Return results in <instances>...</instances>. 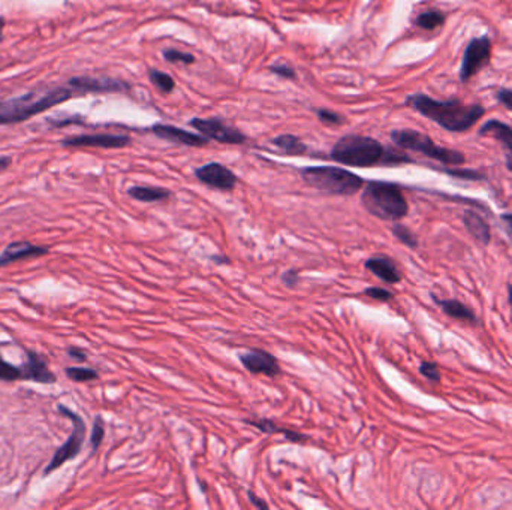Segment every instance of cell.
Masks as SVG:
<instances>
[{"instance_id":"6da1fadb","label":"cell","mask_w":512,"mask_h":510,"mask_svg":"<svg viewBox=\"0 0 512 510\" xmlns=\"http://www.w3.org/2000/svg\"><path fill=\"white\" fill-rule=\"evenodd\" d=\"M406 105L452 134L470 130L485 115V108L480 104H463L458 99L436 101L423 93L408 96Z\"/></svg>"},{"instance_id":"7a4b0ae2","label":"cell","mask_w":512,"mask_h":510,"mask_svg":"<svg viewBox=\"0 0 512 510\" xmlns=\"http://www.w3.org/2000/svg\"><path fill=\"white\" fill-rule=\"evenodd\" d=\"M331 159L353 168H370L376 165L412 163L408 154L385 148L373 138L348 135L338 139L331 150Z\"/></svg>"},{"instance_id":"3957f363","label":"cell","mask_w":512,"mask_h":510,"mask_svg":"<svg viewBox=\"0 0 512 510\" xmlns=\"http://www.w3.org/2000/svg\"><path fill=\"white\" fill-rule=\"evenodd\" d=\"M72 99V90L65 87L32 92L20 97L0 102V125H12L32 119L53 106Z\"/></svg>"},{"instance_id":"277c9868","label":"cell","mask_w":512,"mask_h":510,"mask_svg":"<svg viewBox=\"0 0 512 510\" xmlns=\"http://www.w3.org/2000/svg\"><path fill=\"white\" fill-rule=\"evenodd\" d=\"M361 204L371 216L385 221H400L409 212L402 189L386 181H369L361 195Z\"/></svg>"},{"instance_id":"5b68a950","label":"cell","mask_w":512,"mask_h":510,"mask_svg":"<svg viewBox=\"0 0 512 510\" xmlns=\"http://www.w3.org/2000/svg\"><path fill=\"white\" fill-rule=\"evenodd\" d=\"M300 172L305 184L329 195L351 196L364 186V180L360 175L336 167H309Z\"/></svg>"},{"instance_id":"8992f818","label":"cell","mask_w":512,"mask_h":510,"mask_svg":"<svg viewBox=\"0 0 512 510\" xmlns=\"http://www.w3.org/2000/svg\"><path fill=\"white\" fill-rule=\"evenodd\" d=\"M391 139L395 145L404 148V150L424 154L428 159L450 165V167H460L466 162V156L461 151L437 145L430 136L415 129L393 130Z\"/></svg>"},{"instance_id":"52a82bcc","label":"cell","mask_w":512,"mask_h":510,"mask_svg":"<svg viewBox=\"0 0 512 510\" xmlns=\"http://www.w3.org/2000/svg\"><path fill=\"white\" fill-rule=\"evenodd\" d=\"M59 411L63 416L69 419V421L73 425V428H72V433L68 437V440H66L62 444V446L56 450L54 457L51 458V461H49L48 465L45 467L44 476L51 474L53 472L57 470V468H60L65 463H68L69 459L77 458L78 454L81 452L82 444H84V439H86V424H84V421H82V417L80 415H77L75 411L71 410L69 407L63 406V404L59 406Z\"/></svg>"},{"instance_id":"ba28073f","label":"cell","mask_w":512,"mask_h":510,"mask_svg":"<svg viewBox=\"0 0 512 510\" xmlns=\"http://www.w3.org/2000/svg\"><path fill=\"white\" fill-rule=\"evenodd\" d=\"M491 48L493 45H491V39L489 35L472 38L469 40L465 48L463 60H461V68H460L461 82L470 81L482 68L490 64Z\"/></svg>"},{"instance_id":"9c48e42d","label":"cell","mask_w":512,"mask_h":510,"mask_svg":"<svg viewBox=\"0 0 512 510\" xmlns=\"http://www.w3.org/2000/svg\"><path fill=\"white\" fill-rule=\"evenodd\" d=\"M191 126L201 132L205 138L220 144H243L246 141V136L240 130L219 119H192Z\"/></svg>"},{"instance_id":"30bf717a","label":"cell","mask_w":512,"mask_h":510,"mask_svg":"<svg viewBox=\"0 0 512 510\" xmlns=\"http://www.w3.org/2000/svg\"><path fill=\"white\" fill-rule=\"evenodd\" d=\"M242 365L247 372L256 376H267V377H277L282 374V368L279 365V361L271 353L262 349H251L238 353Z\"/></svg>"},{"instance_id":"8fae6325","label":"cell","mask_w":512,"mask_h":510,"mask_svg":"<svg viewBox=\"0 0 512 510\" xmlns=\"http://www.w3.org/2000/svg\"><path fill=\"white\" fill-rule=\"evenodd\" d=\"M195 177L201 181L202 184L222 192H231L237 184V175L233 171L228 169L225 165L211 162L195 169Z\"/></svg>"},{"instance_id":"7c38bea8","label":"cell","mask_w":512,"mask_h":510,"mask_svg":"<svg viewBox=\"0 0 512 510\" xmlns=\"http://www.w3.org/2000/svg\"><path fill=\"white\" fill-rule=\"evenodd\" d=\"M71 88L81 95L87 93H121L128 92L129 84L125 81L114 78H92V77H73L69 80Z\"/></svg>"},{"instance_id":"4fadbf2b","label":"cell","mask_w":512,"mask_h":510,"mask_svg":"<svg viewBox=\"0 0 512 510\" xmlns=\"http://www.w3.org/2000/svg\"><path fill=\"white\" fill-rule=\"evenodd\" d=\"M26 362L21 365V380L51 385L56 383L54 373L49 372L47 361L36 352L26 350Z\"/></svg>"},{"instance_id":"5bb4252c","label":"cell","mask_w":512,"mask_h":510,"mask_svg":"<svg viewBox=\"0 0 512 510\" xmlns=\"http://www.w3.org/2000/svg\"><path fill=\"white\" fill-rule=\"evenodd\" d=\"M130 138L128 135H113V134H95V135H80L63 139V147H97V148H123L129 145Z\"/></svg>"},{"instance_id":"9a60e30c","label":"cell","mask_w":512,"mask_h":510,"mask_svg":"<svg viewBox=\"0 0 512 510\" xmlns=\"http://www.w3.org/2000/svg\"><path fill=\"white\" fill-rule=\"evenodd\" d=\"M49 249L44 245H35L29 241H15L8 244L3 252L0 253V268L11 265L14 262L40 258L48 254Z\"/></svg>"},{"instance_id":"2e32d148","label":"cell","mask_w":512,"mask_h":510,"mask_svg":"<svg viewBox=\"0 0 512 510\" xmlns=\"http://www.w3.org/2000/svg\"><path fill=\"white\" fill-rule=\"evenodd\" d=\"M480 136H493L496 141H499L505 151V163L508 171L512 174V127L507 123L499 121L493 119L490 121L484 123V125L478 130Z\"/></svg>"},{"instance_id":"e0dca14e","label":"cell","mask_w":512,"mask_h":510,"mask_svg":"<svg viewBox=\"0 0 512 510\" xmlns=\"http://www.w3.org/2000/svg\"><path fill=\"white\" fill-rule=\"evenodd\" d=\"M152 130L156 136L167 139V141L170 143L187 145V147H204V145H207L210 141V139L205 138L204 135L191 134V132H186L185 129L170 126V125H154Z\"/></svg>"},{"instance_id":"ac0fdd59","label":"cell","mask_w":512,"mask_h":510,"mask_svg":"<svg viewBox=\"0 0 512 510\" xmlns=\"http://www.w3.org/2000/svg\"><path fill=\"white\" fill-rule=\"evenodd\" d=\"M366 269H369L371 274H375L377 278L388 284H395L402 280V274L395 263L390 256L385 254H376L364 262Z\"/></svg>"},{"instance_id":"d6986e66","label":"cell","mask_w":512,"mask_h":510,"mask_svg":"<svg viewBox=\"0 0 512 510\" xmlns=\"http://www.w3.org/2000/svg\"><path fill=\"white\" fill-rule=\"evenodd\" d=\"M432 298L448 317L461 320V322H466L470 325L480 324V319L476 317L475 311L465 306L463 302H460L457 300H439L436 295H432Z\"/></svg>"},{"instance_id":"ffe728a7","label":"cell","mask_w":512,"mask_h":510,"mask_svg":"<svg viewBox=\"0 0 512 510\" xmlns=\"http://www.w3.org/2000/svg\"><path fill=\"white\" fill-rule=\"evenodd\" d=\"M463 221L467 232L472 235L478 243L489 245L491 241V230L487 221L474 210H466L463 214Z\"/></svg>"},{"instance_id":"44dd1931","label":"cell","mask_w":512,"mask_h":510,"mask_svg":"<svg viewBox=\"0 0 512 510\" xmlns=\"http://www.w3.org/2000/svg\"><path fill=\"white\" fill-rule=\"evenodd\" d=\"M244 422L247 425L255 426L256 430H259V431L266 433V434H275V433L283 434L285 437H286V440L292 441V443H305V441H309V435L301 434V433H296V431H292V430H288V428L279 426L277 424L270 421V419H244Z\"/></svg>"},{"instance_id":"7402d4cb","label":"cell","mask_w":512,"mask_h":510,"mask_svg":"<svg viewBox=\"0 0 512 510\" xmlns=\"http://www.w3.org/2000/svg\"><path fill=\"white\" fill-rule=\"evenodd\" d=\"M128 195L139 202H161L171 197V192L167 189L154 186H132Z\"/></svg>"},{"instance_id":"603a6c76","label":"cell","mask_w":512,"mask_h":510,"mask_svg":"<svg viewBox=\"0 0 512 510\" xmlns=\"http://www.w3.org/2000/svg\"><path fill=\"white\" fill-rule=\"evenodd\" d=\"M445 20H447V16H445V14L439 10H428V11H424L421 12L418 16H417V26L424 29V30H434V29H439L442 27L445 24Z\"/></svg>"},{"instance_id":"cb8c5ba5","label":"cell","mask_w":512,"mask_h":510,"mask_svg":"<svg viewBox=\"0 0 512 510\" xmlns=\"http://www.w3.org/2000/svg\"><path fill=\"white\" fill-rule=\"evenodd\" d=\"M272 143H275V145H277L283 153L292 156L304 154L305 150H307V147L294 135H280L276 139H272Z\"/></svg>"},{"instance_id":"d4e9b609","label":"cell","mask_w":512,"mask_h":510,"mask_svg":"<svg viewBox=\"0 0 512 510\" xmlns=\"http://www.w3.org/2000/svg\"><path fill=\"white\" fill-rule=\"evenodd\" d=\"M148 78H150V81L153 82L156 87H158V90H161V92L165 93V95L171 93L176 87L174 78L170 77L168 73H165V72L158 71V69L148 71Z\"/></svg>"},{"instance_id":"484cf974","label":"cell","mask_w":512,"mask_h":510,"mask_svg":"<svg viewBox=\"0 0 512 510\" xmlns=\"http://www.w3.org/2000/svg\"><path fill=\"white\" fill-rule=\"evenodd\" d=\"M66 376H68L69 380L77 382V383H84V382H92L99 378L97 372L92 368H86V367H68L65 369Z\"/></svg>"},{"instance_id":"4316f807","label":"cell","mask_w":512,"mask_h":510,"mask_svg":"<svg viewBox=\"0 0 512 510\" xmlns=\"http://www.w3.org/2000/svg\"><path fill=\"white\" fill-rule=\"evenodd\" d=\"M393 234L400 243L408 245L409 249H417L418 247V238L408 226H404L402 223H395L393 226Z\"/></svg>"},{"instance_id":"83f0119b","label":"cell","mask_w":512,"mask_h":510,"mask_svg":"<svg viewBox=\"0 0 512 510\" xmlns=\"http://www.w3.org/2000/svg\"><path fill=\"white\" fill-rule=\"evenodd\" d=\"M0 380L15 382L21 380V368L15 367L11 362H6L0 355Z\"/></svg>"},{"instance_id":"f1b7e54d","label":"cell","mask_w":512,"mask_h":510,"mask_svg":"<svg viewBox=\"0 0 512 510\" xmlns=\"http://www.w3.org/2000/svg\"><path fill=\"white\" fill-rule=\"evenodd\" d=\"M104 435H105L104 419H102V416H96L95 422H93V428H92V435H90V446H92V454H95V452L99 449V446L102 444Z\"/></svg>"},{"instance_id":"f546056e","label":"cell","mask_w":512,"mask_h":510,"mask_svg":"<svg viewBox=\"0 0 512 510\" xmlns=\"http://www.w3.org/2000/svg\"><path fill=\"white\" fill-rule=\"evenodd\" d=\"M163 57L167 62L171 63H186V64H192L195 62V57L191 53H183L178 51V49H172L168 48L163 51Z\"/></svg>"},{"instance_id":"4dcf8cb0","label":"cell","mask_w":512,"mask_h":510,"mask_svg":"<svg viewBox=\"0 0 512 510\" xmlns=\"http://www.w3.org/2000/svg\"><path fill=\"white\" fill-rule=\"evenodd\" d=\"M419 373H421V376H424L426 378H428V380L436 382V383L441 382L439 367H437V364H434V362H428V361L421 362Z\"/></svg>"},{"instance_id":"1f68e13d","label":"cell","mask_w":512,"mask_h":510,"mask_svg":"<svg viewBox=\"0 0 512 510\" xmlns=\"http://www.w3.org/2000/svg\"><path fill=\"white\" fill-rule=\"evenodd\" d=\"M364 295L369 296V298H373V300L381 301V302H388V301H391L394 298V293L391 291L384 289V287H379V286L367 287V289L364 291Z\"/></svg>"},{"instance_id":"d6a6232c","label":"cell","mask_w":512,"mask_h":510,"mask_svg":"<svg viewBox=\"0 0 512 510\" xmlns=\"http://www.w3.org/2000/svg\"><path fill=\"white\" fill-rule=\"evenodd\" d=\"M316 115H318V119L322 123H325V125H329V126H338V125H342V123H343L342 115L334 112V111H331V110L321 108V110L316 111Z\"/></svg>"},{"instance_id":"836d02e7","label":"cell","mask_w":512,"mask_h":510,"mask_svg":"<svg viewBox=\"0 0 512 510\" xmlns=\"http://www.w3.org/2000/svg\"><path fill=\"white\" fill-rule=\"evenodd\" d=\"M443 172H447V174L452 175V177L463 178V180H472V181L485 180V175L481 174V172L475 171V169H447V168H443Z\"/></svg>"},{"instance_id":"e575fe53","label":"cell","mask_w":512,"mask_h":510,"mask_svg":"<svg viewBox=\"0 0 512 510\" xmlns=\"http://www.w3.org/2000/svg\"><path fill=\"white\" fill-rule=\"evenodd\" d=\"M270 71L272 73H276V75L286 78V80H295L296 78V73H295L294 68H291L289 64H283V63L272 64V66H270Z\"/></svg>"},{"instance_id":"d590c367","label":"cell","mask_w":512,"mask_h":510,"mask_svg":"<svg viewBox=\"0 0 512 510\" xmlns=\"http://www.w3.org/2000/svg\"><path fill=\"white\" fill-rule=\"evenodd\" d=\"M498 102L505 106L507 110L512 111V90L507 87H500L496 92Z\"/></svg>"},{"instance_id":"8d00e7d4","label":"cell","mask_w":512,"mask_h":510,"mask_svg":"<svg viewBox=\"0 0 512 510\" xmlns=\"http://www.w3.org/2000/svg\"><path fill=\"white\" fill-rule=\"evenodd\" d=\"M280 278H282V282H283L285 286L295 287L300 282V274L296 269H288V271H285Z\"/></svg>"},{"instance_id":"74e56055","label":"cell","mask_w":512,"mask_h":510,"mask_svg":"<svg viewBox=\"0 0 512 510\" xmlns=\"http://www.w3.org/2000/svg\"><path fill=\"white\" fill-rule=\"evenodd\" d=\"M68 356L73 361H77V362H86L87 361V353L80 348H73V345L68 348Z\"/></svg>"},{"instance_id":"f35d334b","label":"cell","mask_w":512,"mask_h":510,"mask_svg":"<svg viewBox=\"0 0 512 510\" xmlns=\"http://www.w3.org/2000/svg\"><path fill=\"white\" fill-rule=\"evenodd\" d=\"M247 497H249V500H251V503L255 506V507H258V509H262V510H266V509H268V505L266 503V501H264V500H261L258 496H256V494L253 492V491H247Z\"/></svg>"},{"instance_id":"ab89813d","label":"cell","mask_w":512,"mask_h":510,"mask_svg":"<svg viewBox=\"0 0 512 510\" xmlns=\"http://www.w3.org/2000/svg\"><path fill=\"white\" fill-rule=\"evenodd\" d=\"M214 263H218V265H229L231 260L226 258V256H220V254H214V256L210 258Z\"/></svg>"},{"instance_id":"60d3db41","label":"cell","mask_w":512,"mask_h":510,"mask_svg":"<svg viewBox=\"0 0 512 510\" xmlns=\"http://www.w3.org/2000/svg\"><path fill=\"white\" fill-rule=\"evenodd\" d=\"M11 162H12L11 158H6V156H5V158H0V172L5 171L8 167H10Z\"/></svg>"},{"instance_id":"b9f144b4","label":"cell","mask_w":512,"mask_h":510,"mask_svg":"<svg viewBox=\"0 0 512 510\" xmlns=\"http://www.w3.org/2000/svg\"><path fill=\"white\" fill-rule=\"evenodd\" d=\"M502 220L507 221V225L509 226V230L512 232V212L509 214H502Z\"/></svg>"},{"instance_id":"7bdbcfd3","label":"cell","mask_w":512,"mask_h":510,"mask_svg":"<svg viewBox=\"0 0 512 510\" xmlns=\"http://www.w3.org/2000/svg\"><path fill=\"white\" fill-rule=\"evenodd\" d=\"M508 301H509V306L512 308V284H508Z\"/></svg>"},{"instance_id":"ee69618b","label":"cell","mask_w":512,"mask_h":510,"mask_svg":"<svg viewBox=\"0 0 512 510\" xmlns=\"http://www.w3.org/2000/svg\"><path fill=\"white\" fill-rule=\"evenodd\" d=\"M3 27H5V20L0 16V39H2V32H3Z\"/></svg>"}]
</instances>
